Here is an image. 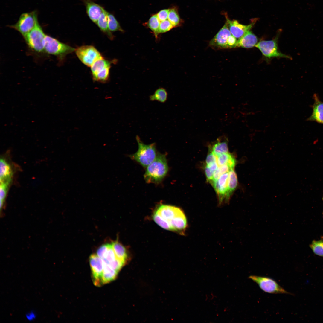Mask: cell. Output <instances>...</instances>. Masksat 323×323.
<instances>
[{
	"instance_id": "cell-1",
	"label": "cell",
	"mask_w": 323,
	"mask_h": 323,
	"mask_svg": "<svg viewBox=\"0 0 323 323\" xmlns=\"http://www.w3.org/2000/svg\"><path fill=\"white\" fill-rule=\"evenodd\" d=\"M152 218L162 228L182 234H184L187 226V220L183 211L174 206L159 205L153 212Z\"/></svg>"
},
{
	"instance_id": "cell-2",
	"label": "cell",
	"mask_w": 323,
	"mask_h": 323,
	"mask_svg": "<svg viewBox=\"0 0 323 323\" xmlns=\"http://www.w3.org/2000/svg\"><path fill=\"white\" fill-rule=\"evenodd\" d=\"M146 168L144 175L145 182L148 183H160L168 171L166 154L158 153L155 159Z\"/></svg>"
},
{
	"instance_id": "cell-3",
	"label": "cell",
	"mask_w": 323,
	"mask_h": 323,
	"mask_svg": "<svg viewBox=\"0 0 323 323\" xmlns=\"http://www.w3.org/2000/svg\"><path fill=\"white\" fill-rule=\"evenodd\" d=\"M136 139L138 146L137 151L135 153L129 156L130 158L144 168L153 162L156 158L157 153L155 143L146 144L141 140L137 135Z\"/></svg>"
},
{
	"instance_id": "cell-4",
	"label": "cell",
	"mask_w": 323,
	"mask_h": 323,
	"mask_svg": "<svg viewBox=\"0 0 323 323\" xmlns=\"http://www.w3.org/2000/svg\"><path fill=\"white\" fill-rule=\"evenodd\" d=\"M76 49L56 39L46 35L44 42V52L56 56L60 61L67 55L75 51Z\"/></svg>"
},
{
	"instance_id": "cell-5",
	"label": "cell",
	"mask_w": 323,
	"mask_h": 323,
	"mask_svg": "<svg viewBox=\"0 0 323 323\" xmlns=\"http://www.w3.org/2000/svg\"><path fill=\"white\" fill-rule=\"evenodd\" d=\"M46 35L38 23L23 38L30 49L35 53L41 54L45 53Z\"/></svg>"
},
{
	"instance_id": "cell-6",
	"label": "cell",
	"mask_w": 323,
	"mask_h": 323,
	"mask_svg": "<svg viewBox=\"0 0 323 323\" xmlns=\"http://www.w3.org/2000/svg\"><path fill=\"white\" fill-rule=\"evenodd\" d=\"M36 11L22 13L15 24L9 27L19 32L23 37L38 23Z\"/></svg>"
},
{
	"instance_id": "cell-7",
	"label": "cell",
	"mask_w": 323,
	"mask_h": 323,
	"mask_svg": "<svg viewBox=\"0 0 323 323\" xmlns=\"http://www.w3.org/2000/svg\"><path fill=\"white\" fill-rule=\"evenodd\" d=\"M249 278L258 284L264 292L271 294H285L292 295L286 291L274 279L267 277L251 275Z\"/></svg>"
},
{
	"instance_id": "cell-8",
	"label": "cell",
	"mask_w": 323,
	"mask_h": 323,
	"mask_svg": "<svg viewBox=\"0 0 323 323\" xmlns=\"http://www.w3.org/2000/svg\"><path fill=\"white\" fill-rule=\"evenodd\" d=\"M75 52L81 61L88 67H91L96 61L103 58L98 51L92 45L81 46L76 49Z\"/></svg>"
},
{
	"instance_id": "cell-9",
	"label": "cell",
	"mask_w": 323,
	"mask_h": 323,
	"mask_svg": "<svg viewBox=\"0 0 323 323\" xmlns=\"http://www.w3.org/2000/svg\"><path fill=\"white\" fill-rule=\"evenodd\" d=\"M228 172L222 174L211 183L217 194L220 204L228 202L232 194L228 187Z\"/></svg>"
},
{
	"instance_id": "cell-10",
	"label": "cell",
	"mask_w": 323,
	"mask_h": 323,
	"mask_svg": "<svg viewBox=\"0 0 323 323\" xmlns=\"http://www.w3.org/2000/svg\"><path fill=\"white\" fill-rule=\"evenodd\" d=\"M277 39V38L270 40L260 41L255 47L258 48L266 57L270 58L281 57L291 59L290 56L281 53L278 50Z\"/></svg>"
},
{
	"instance_id": "cell-11",
	"label": "cell",
	"mask_w": 323,
	"mask_h": 323,
	"mask_svg": "<svg viewBox=\"0 0 323 323\" xmlns=\"http://www.w3.org/2000/svg\"><path fill=\"white\" fill-rule=\"evenodd\" d=\"M93 283L96 286H100L103 284L102 277L104 264L102 259L97 254H92L89 258Z\"/></svg>"
},
{
	"instance_id": "cell-12",
	"label": "cell",
	"mask_w": 323,
	"mask_h": 323,
	"mask_svg": "<svg viewBox=\"0 0 323 323\" xmlns=\"http://www.w3.org/2000/svg\"><path fill=\"white\" fill-rule=\"evenodd\" d=\"M231 34L226 22L210 41L209 45L219 49L229 48L228 41Z\"/></svg>"
},
{
	"instance_id": "cell-13",
	"label": "cell",
	"mask_w": 323,
	"mask_h": 323,
	"mask_svg": "<svg viewBox=\"0 0 323 323\" xmlns=\"http://www.w3.org/2000/svg\"><path fill=\"white\" fill-rule=\"evenodd\" d=\"M227 23L229 31L237 39L241 38L246 33L250 30L256 22L254 20L250 24L245 25L240 23L236 20H231L226 16Z\"/></svg>"
},
{
	"instance_id": "cell-14",
	"label": "cell",
	"mask_w": 323,
	"mask_h": 323,
	"mask_svg": "<svg viewBox=\"0 0 323 323\" xmlns=\"http://www.w3.org/2000/svg\"><path fill=\"white\" fill-rule=\"evenodd\" d=\"M86 12L90 20L97 23L104 8L91 0H83Z\"/></svg>"
},
{
	"instance_id": "cell-15",
	"label": "cell",
	"mask_w": 323,
	"mask_h": 323,
	"mask_svg": "<svg viewBox=\"0 0 323 323\" xmlns=\"http://www.w3.org/2000/svg\"><path fill=\"white\" fill-rule=\"evenodd\" d=\"M313 97L314 103L311 106L312 113L307 120L323 124V102L320 100L316 94H314Z\"/></svg>"
},
{
	"instance_id": "cell-16",
	"label": "cell",
	"mask_w": 323,
	"mask_h": 323,
	"mask_svg": "<svg viewBox=\"0 0 323 323\" xmlns=\"http://www.w3.org/2000/svg\"><path fill=\"white\" fill-rule=\"evenodd\" d=\"M0 184H10L12 179L13 172L10 166L3 158L0 160Z\"/></svg>"
},
{
	"instance_id": "cell-17",
	"label": "cell",
	"mask_w": 323,
	"mask_h": 323,
	"mask_svg": "<svg viewBox=\"0 0 323 323\" xmlns=\"http://www.w3.org/2000/svg\"><path fill=\"white\" fill-rule=\"evenodd\" d=\"M257 37L252 31H249L246 33L237 40V47L245 48H252L257 44Z\"/></svg>"
},
{
	"instance_id": "cell-18",
	"label": "cell",
	"mask_w": 323,
	"mask_h": 323,
	"mask_svg": "<svg viewBox=\"0 0 323 323\" xmlns=\"http://www.w3.org/2000/svg\"><path fill=\"white\" fill-rule=\"evenodd\" d=\"M227 141V139L225 136L220 137L210 146L211 151L217 156L222 153H228Z\"/></svg>"
},
{
	"instance_id": "cell-19",
	"label": "cell",
	"mask_w": 323,
	"mask_h": 323,
	"mask_svg": "<svg viewBox=\"0 0 323 323\" xmlns=\"http://www.w3.org/2000/svg\"><path fill=\"white\" fill-rule=\"evenodd\" d=\"M107 13L108 12L104 9L96 24L101 31L106 34L110 40H113L115 36L108 27Z\"/></svg>"
},
{
	"instance_id": "cell-20",
	"label": "cell",
	"mask_w": 323,
	"mask_h": 323,
	"mask_svg": "<svg viewBox=\"0 0 323 323\" xmlns=\"http://www.w3.org/2000/svg\"><path fill=\"white\" fill-rule=\"evenodd\" d=\"M111 244L117 258L126 263L129 258L127 249L117 240Z\"/></svg>"
},
{
	"instance_id": "cell-21",
	"label": "cell",
	"mask_w": 323,
	"mask_h": 323,
	"mask_svg": "<svg viewBox=\"0 0 323 323\" xmlns=\"http://www.w3.org/2000/svg\"><path fill=\"white\" fill-rule=\"evenodd\" d=\"M217 162L219 166L227 164L231 169H234L236 161L234 157L228 152L222 153L217 156Z\"/></svg>"
},
{
	"instance_id": "cell-22",
	"label": "cell",
	"mask_w": 323,
	"mask_h": 323,
	"mask_svg": "<svg viewBox=\"0 0 323 323\" xmlns=\"http://www.w3.org/2000/svg\"><path fill=\"white\" fill-rule=\"evenodd\" d=\"M111 66H105L99 69L92 76L94 81L105 83L109 79L110 70Z\"/></svg>"
},
{
	"instance_id": "cell-23",
	"label": "cell",
	"mask_w": 323,
	"mask_h": 323,
	"mask_svg": "<svg viewBox=\"0 0 323 323\" xmlns=\"http://www.w3.org/2000/svg\"><path fill=\"white\" fill-rule=\"evenodd\" d=\"M118 273V272L113 269L109 265L104 264L102 277L103 284L108 283L115 280Z\"/></svg>"
},
{
	"instance_id": "cell-24",
	"label": "cell",
	"mask_w": 323,
	"mask_h": 323,
	"mask_svg": "<svg viewBox=\"0 0 323 323\" xmlns=\"http://www.w3.org/2000/svg\"><path fill=\"white\" fill-rule=\"evenodd\" d=\"M167 92L166 90L163 88H160L156 89L154 94L150 96V100L151 101H156L164 103L167 100Z\"/></svg>"
},
{
	"instance_id": "cell-25",
	"label": "cell",
	"mask_w": 323,
	"mask_h": 323,
	"mask_svg": "<svg viewBox=\"0 0 323 323\" xmlns=\"http://www.w3.org/2000/svg\"><path fill=\"white\" fill-rule=\"evenodd\" d=\"M160 22L156 14L151 16L145 24L148 28L153 32L156 38L159 34V28Z\"/></svg>"
},
{
	"instance_id": "cell-26",
	"label": "cell",
	"mask_w": 323,
	"mask_h": 323,
	"mask_svg": "<svg viewBox=\"0 0 323 323\" xmlns=\"http://www.w3.org/2000/svg\"><path fill=\"white\" fill-rule=\"evenodd\" d=\"M168 19L174 27L179 26L182 23V20L180 17L177 9L175 7L169 9Z\"/></svg>"
},
{
	"instance_id": "cell-27",
	"label": "cell",
	"mask_w": 323,
	"mask_h": 323,
	"mask_svg": "<svg viewBox=\"0 0 323 323\" xmlns=\"http://www.w3.org/2000/svg\"><path fill=\"white\" fill-rule=\"evenodd\" d=\"M107 20L108 27L111 31H120L121 32L124 31L114 16L108 12Z\"/></svg>"
},
{
	"instance_id": "cell-28",
	"label": "cell",
	"mask_w": 323,
	"mask_h": 323,
	"mask_svg": "<svg viewBox=\"0 0 323 323\" xmlns=\"http://www.w3.org/2000/svg\"><path fill=\"white\" fill-rule=\"evenodd\" d=\"M237 174L234 169L228 172V187L230 192L232 194L236 189L237 185Z\"/></svg>"
},
{
	"instance_id": "cell-29",
	"label": "cell",
	"mask_w": 323,
	"mask_h": 323,
	"mask_svg": "<svg viewBox=\"0 0 323 323\" xmlns=\"http://www.w3.org/2000/svg\"><path fill=\"white\" fill-rule=\"evenodd\" d=\"M310 247L315 254L323 257V241L322 239L313 240Z\"/></svg>"
},
{
	"instance_id": "cell-30",
	"label": "cell",
	"mask_w": 323,
	"mask_h": 323,
	"mask_svg": "<svg viewBox=\"0 0 323 323\" xmlns=\"http://www.w3.org/2000/svg\"><path fill=\"white\" fill-rule=\"evenodd\" d=\"M9 184H0V208L1 212L3 209L5 199L6 197L7 192L8 189Z\"/></svg>"
},
{
	"instance_id": "cell-31",
	"label": "cell",
	"mask_w": 323,
	"mask_h": 323,
	"mask_svg": "<svg viewBox=\"0 0 323 323\" xmlns=\"http://www.w3.org/2000/svg\"><path fill=\"white\" fill-rule=\"evenodd\" d=\"M231 169H231L227 164L219 166L217 168L214 172L213 179L212 182L217 180L221 175L229 172Z\"/></svg>"
},
{
	"instance_id": "cell-32",
	"label": "cell",
	"mask_w": 323,
	"mask_h": 323,
	"mask_svg": "<svg viewBox=\"0 0 323 323\" xmlns=\"http://www.w3.org/2000/svg\"><path fill=\"white\" fill-rule=\"evenodd\" d=\"M173 28V26L168 19L161 22L159 28V33L167 32Z\"/></svg>"
},
{
	"instance_id": "cell-33",
	"label": "cell",
	"mask_w": 323,
	"mask_h": 323,
	"mask_svg": "<svg viewBox=\"0 0 323 323\" xmlns=\"http://www.w3.org/2000/svg\"><path fill=\"white\" fill-rule=\"evenodd\" d=\"M169 9H164L160 10L156 14L160 22L167 19L169 14Z\"/></svg>"
},
{
	"instance_id": "cell-34",
	"label": "cell",
	"mask_w": 323,
	"mask_h": 323,
	"mask_svg": "<svg viewBox=\"0 0 323 323\" xmlns=\"http://www.w3.org/2000/svg\"><path fill=\"white\" fill-rule=\"evenodd\" d=\"M215 162H217V156L211 151L210 153L207 155L206 158V165Z\"/></svg>"
},
{
	"instance_id": "cell-35",
	"label": "cell",
	"mask_w": 323,
	"mask_h": 323,
	"mask_svg": "<svg viewBox=\"0 0 323 323\" xmlns=\"http://www.w3.org/2000/svg\"><path fill=\"white\" fill-rule=\"evenodd\" d=\"M205 171L208 180V182L211 183L213 179L214 172L212 171L209 167L206 166L205 167Z\"/></svg>"
},
{
	"instance_id": "cell-36",
	"label": "cell",
	"mask_w": 323,
	"mask_h": 323,
	"mask_svg": "<svg viewBox=\"0 0 323 323\" xmlns=\"http://www.w3.org/2000/svg\"><path fill=\"white\" fill-rule=\"evenodd\" d=\"M26 319L29 321H32L36 319V315L35 313L31 311L27 313L25 316Z\"/></svg>"
},
{
	"instance_id": "cell-37",
	"label": "cell",
	"mask_w": 323,
	"mask_h": 323,
	"mask_svg": "<svg viewBox=\"0 0 323 323\" xmlns=\"http://www.w3.org/2000/svg\"><path fill=\"white\" fill-rule=\"evenodd\" d=\"M213 172L218 167V165L217 162L206 165Z\"/></svg>"
},
{
	"instance_id": "cell-38",
	"label": "cell",
	"mask_w": 323,
	"mask_h": 323,
	"mask_svg": "<svg viewBox=\"0 0 323 323\" xmlns=\"http://www.w3.org/2000/svg\"><path fill=\"white\" fill-rule=\"evenodd\" d=\"M321 239H322L323 241V236L321 237Z\"/></svg>"
},
{
	"instance_id": "cell-39",
	"label": "cell",
	"mask_w": 323,
	"mask_h": 323,
	"mask_svg": "<svg viewBox=\"0 0 323 323\" xmlns=\"http://www.w3.org/2000/svg\"><path fill=\"white\" fill-rule=\"evenodd\" d=\"M322 199H323V198H322Z\"/></svg>"
}]
</instances>
